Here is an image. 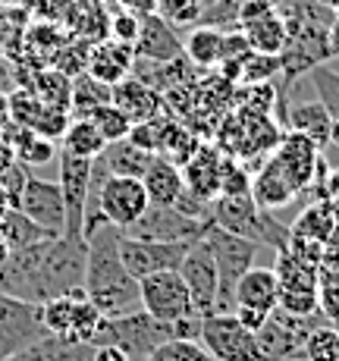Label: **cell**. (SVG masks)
<instances>
[{"label":"cell","mask_w":339,"mask_h":361,"mask_svg":"<svg viewBox=\"0 0 339 361\" xmlns=\"http://www.w3.org/2000/svg\"><path fill=\"white\" fill-rule=\"evenodd\" d=\"M198 25H207V29L217 32L239 29V0H207L202 16H198Z\"/></svg>","instance_id":"ab89813d"},{"label":"cell","mask_w":339,"mask_h":361,"mask_svg":"<svg viewBox=\"0 0 339 361\" xmlns=\"http://www.w3.org/2000/svg\"><path fill=\"white\" fill-rule=\"evenodd\" d=\"M144 361H214L198 339H167Z\"/></svg>","instance_id":"74e56055"},{"label":"cell","mask_w":339,"mask_h":361,"mask_svg":"<svg viewBox=\"0 0 339 361\" xmlns=\"http://www.w3.org/2000/svg\"><path fill=\"white\" fill-rule=\"evenodd\" d=\"M60 195L66 207V230L69 239H85L82 226H85V207H88V185H92V161L85 157H73L60 151Z\"/></svg>","instance_id":"9c48e42d"},{"label":"cell","mask_w":339,"mask_h":361,"mask_svg":"<svg viewBox=\"0 0 339 361\" xmlns=\"http://www.w3.org/2000/svg\"><path fill=\"white\" fill-rule=\"evenodd\" d=\"M327 51H330V60H339V16H333L327 29Z\"/></svg>","instance_id":"c3c4849f"},{"label":"cell","mask_w":339,"mask_h":361,"mask_svg":"<svg viewBox=\"0 0 339 361\" xmlns=\"http://www.w3.org/2000/svg\"><path fill=\"white\" fill-rule=\"evenodd\" d=\"M13 123V114H10V94L0 92V138H4V132L10 129Z\"/></svg>","instance_id":"f907efd6"},{"label":"cell","mask_w":339,"mask_h":361,"mask_svg":"<svg viewBox=\"0 0 339 361\" xmlns=\"http://www.w3.org/2000/svg\"><path fill=\"white\" fill-rule=\"evenodd\" d=\"M110 104L120 107L123 114L132 120V126L135 123L151 120V116H157L164 110L161 92H154V88L144 85V82L135 79V75H126L123 82H116V85L110 88Z\"/></svg>","instance_id":"2e32d148"},{"label":"cell","mask_w":339,"mask_h":361,"mask_svg":"<svg viewBox=\"0 0 339 361\" xmlns=\"http://www.w3.org/2000/svg\"><path fill=\"white\" fill-rule=\"evenodd\" d=\"M239 32L245 35L252 54H267V57H280V51L289 41L286 19H283L280 10H271V13H264V16L252 19V23H245Z\"/></svg>","instance_id":"ffe728a7"},{"label":"cell","mask_w":339,"mask_h":361,"mask_svg":"<svg viewBox=\"0 0 339 361\" xmlns=\"http://www.w3.org/2000/svg\"><path fill=\"white\" fill-rule=\"evenodd\" d=\"M88 51H92V44H69V47L63 44L54 63H57L60 73L73 79V75L85 73V66H88Z\"/></svg>","instance_id":"f6af8a7d"},{"label":"cell","mask_w":339,"mask_h":361,"mask_svg":"<svg viewBox=\"0 0 339 361\" xmlns=\"http://www.w3.org/2000/svg\"><path fill=\"white\" fill-rule=\"evenodd\" d=\"M336 226V217H333V201H311L308 207H302L299 217L289 224V233L295 235V239H305V242H317V245H323L327 242V235L333 233Z\"/></svg>","instance_id":"4316f807"},{"label":"cell","mask_w":339,"mask_h":361,"mask_svg":"<svg viewBox=\"0 0 339 361\" xmlns=\"http://www.w3.org/2000/svg\"><path fill=\"white\" fill-rule=\"evenodd\" d=\"M63 151L73 157H85V161H94V157L101 154L104 148H107V142H104V135L98 132L88 116H75V120H69V126L63 132Z\"/></svg>","instance_id":"f1b7e54d"},{"label":"cell","mask_w":339,"mask_h":361,"mask_svg":"<svg viewBox=\"0 0 339 361\" xmlns=\"http://www.w3.org/2000/svg\"><path fill=\"white\" fill-rule=\"evenodd\" d=\"M123 10L135 13V16H148V13H154V0H120Z\"/></svg>","instance_id":"681fc988"},{"label":"cell","mask_w":339,"mask_h":361,"mask_svg":"<svg viewBox=\"0 0 339 361\" xmlns=\"http://www.w3.org/2000/svg\"><path fill=\"white\" fill-rule=\"evenodd\" d=\"M144 192H148L151 204H176V198L183 195L185 179H183V166L170 164L167 157L154 154L142 176Z\"/></svg>","instance_id":"44dd1931"},{"label":"cell","mask_w":339,"mask_h":361,"mask_svg":"<svg viewBox=\"0 0 339 361\" xmlns=\"http://www.w3.org/2000/svg\"><path fill=\"white\" fill-rule=\"evenodd\" d=\"M330 145L339 148V116H333V126H330Z\"/></svg>","instance_id":"f5cc1de1"},{"label":"cell","mask_w":339,"mask_h":361,"mask_svg":"<svg viewBox=\"0 0 339 361\" xmlns=\"http://www.w3.org/2000/svg\"><path fill=\"white\" fill-rule=\"evenodd\" d=\"M223 35L217 29H207V25H195L189 32V38L183 41V57L198 69H211L220 66V51H223Z\"/></svg>","instance_id":"83f0119b"},{"label":"cell","mask_w":339,"mask_h":361,"mask_svg":"<svg viewBox=\"0 0 339 361\" xmlns=\"http://www.w3.org/2000/svg\"><path fill=\"white\" fill-rule=\"evenodd\" d=\"M132 63H135V47L107 38V41H101V44H92L85 73L113 88L116 82H123L129 73H132Z\"/></svg>","instance_id":"9a60e30c"},{"label":"cell","mask_w":339,"mask_h":361,"mask_svg":"<svg viewBox=\"0 0 339 361\" xmlns=\"http://www.w3.org/2000/svg\"><path fill=\"white\" fill-rule=\"evenodd\" d=\"M138 295H142V311H148L151 317H157L164 324L195 314L189 286L179 276V270H161V274L142 276L138 280Z\"/></svg>","instance_id":"8992f818"},{"label":"cell","mask_w":339,"mask_h":361,"mask_svg":"<svg viewBox=\"0 0 339 361\" xmlns=\"http://www.w3.org/2000/svg\"><path fill=\"white\" fill-rule=\"evenodd\" d=\"M299 192H295V185L286 179V173L280 170V164L273 161H267L264 170L254 176V183H252V198H254V204L261 207V211H276V207H286L289 201H292Z\"/></svg>","instance_id":"7402d4cb"},{"label":"cell","mask_w":339,"mask_h":361,"mask_svg":"<svg viewBox=\"0 0 339 361\" xmlns=\"http://www.w3.org/2000/svg\"><path fill=\"white\" fill-rule=\"evenodd\" d=\"M276 298H280V283H276L273 267H248L236 283L233 302L236 308H258V311H273Z\"/></svg>","instance_id":"ac0fdd59"},{"label":"cell","mask_w":339,"mask_h":361,"mask_svg":"<svg viewBox=\"0 0 339 361\" xmlns=\"http://www.w3.org/2000/svg\"><path fill=\"white\" fill-rule=\"evenodd\" d=\"M29 166L25 164H10L4 173H0V189H4V195L6 201H10V207H19V198H23V189H25V183H29Z\"/></svg>","instance_id":"ee69618b"},{"label":"cell","mask_w":339,"mask_h":361,"mask_svg":"<svg viewBox=\"0 0 339 361\" xmlns=\"http://www.w3.org/2000/svg\"><path fill=\"white\" fill-rule=\"evenodd\" d=\"M135 57L170 63V60L183 57V41H179L176 29H173L167 19H161L157 13H148V16H142V25H138Z\"/></svg>","instance_id":"5bb4252c"},{"label":"cell","mask_w":339,"mask_h":361,"mask_svg":"<svg viewBox=\"0 0 339 361\" xmlns=\"http://www.w3.org/2000/svg\"><path fill=\"white\" fill-rule=\"evenodd\" d=\"M0 239H4L6 252H19V248H29L41 239H54V235H47L41 226H35L19 207H10L6 217L0 220Z\"/></svg>","instance_id":"f546056e"},{"label":"cell","mask_w":339,"mask_h":361,"mask_svg":"<svg viewBox=\"0 0 339 361\" xmlns=\"http://www.w3.org/2000/svg\"><path fill=\"white\" fill-rule=\"evenodd\" d=\"M88 120L98 126V132L104 135L107 145L120 142V138H129V129H132V120H129L120 107H113V104H101V107H94L92 114H88Z\"/></svg>","instance_id":"8d00e7d4"},{"label":"cell","mask_w":339,"mask_h":361,"mask_svg":"<svg viewBox=\"0 0 339 361\" xmlns=\"http://www.w3.org/2000/svg\"><path fill=\"white\" fill-rule=\"evenodd\" d=\"M273 161L280 164V170L286 173V179L295 185V192H305L311 183H314L317 173V161H321V148L314 142H308L299 132H289L280 135L273 151Z\"/></svg>","instance_id":"4fadbf2b"},{"label":"cell","mask_w":339,"mask_h":361,"mask_svg":"<svg viewBox=\"0 0 339 361\" xmlns=\"http://www.w3.org/2000/svg\"><path fill=\"white\" fill-rule=\"evenodd\" d=\"M198 343L211 352L214 361H258V343L254 333L239 324L233 311H211L202 321Z\"/></svg>","instance_id":"277c9868"},{"label":"cell","mask_w":339,"mask_h":361,"mask_svg":"<svg viewBox=\"0 0 339 361\" xmlns=\"http://www.w3.org/2000/svg\"><path fill=\"white\" fill-rule=\"evenodd\" d=\"M305 361H339V330L333 324H317L302 343Z\"/></svg>","instance_id":"e575fe53"},{"label":"cell","mask_w":339,"mask_h":361,"mask_svg":"<svg viewBox=\"0 0 339 361\" xmlns=\"http://www.w3.org/2000/svg\"><path fill=\"white\" fill-rule=\"evenodd\" d=\"M6 211H10V201H6V195H4V189H0V220L6 217Z\"/></svg>","instance_id":"11a10c76"},{"label":"cell","mask_w":339,"mask_h":361,"mask_svg":"<svg viewBox=\"0 0 339 361\" xmlns=\"http://www.w3.org/2000/svg\"><path fill=\"white\" fill-rule=\"evenodd\" d=\"M317 270L321 264L302 258L295 248H280L276 252V264H273V274L280 289H314L317 293Z\"/></svg>","instance_id":"d4e9b609"},{"label":"cell","mask_w":339,"mask_h":361,"mask_svg":"<svg viewBox=\"0 0 339 361\" xmlns=\"http://www.w3.org/2000/svg\"><path fill=\"white\" fill-rule=\"evenodd\" d=\"M101 224L129 230L138 217L151 207V198L144 192V183L135 176H107L101 183L98 195H94Z\"/></svg>","instance_id":"5b68a950"},{"label":"cell","mask_w":339,"mask_h":361,"mask_svg":"<svg viewBox=\"0 0 339 361\" xmlns=\"http://www.w3.org/2000/svg\"><path fill=\"white\" fill-rule=\"evenodd\" d=\"M258 361H261V358H258Z\"/></svg>","instance_id":"94428289"},{"label":"cell","mask_w":339,"mask_h":361,"mask_svg":"<svg viewBox=\"0 0 339 361\" xmlns=\"http://www.w3.org/2000/svg\"><path fill=\"white\" fill-rule=\"evenodd\" d=\"M120 226L101 224L85 235L88 258H85V295L104 317H120L142 308L138 280L126 270L120 258Z\"/></svg>","instance_id":"6da1fadb"},{"label":"cell","mask_w":339,"mask_h":361,"mask_svg":"<svg viewBox=\"0 0 339 361\" xmlns=\"http://www.w3.org/2000/svg\"><path fill=\"white\" fill-rule=\"evenodd\" d=\"M211 220H198L183 214L173 204H151L142 217L135 220L126 235H138V239H157V242H195L202 239Z\"/></svg>","instance_id":"52a82bcc"},{"label":"cell","mask_w":339,"mask_h":361,"mask_svg":"<svg viewBox=\"0 0 339 361\" xmlns=\"http://www.w3.org/2000/svg\"><path fill=\"white\" fill-rule=\"evenodd\" d=\"M207 0H154V13L167 19L173 29H195Z\"/></svg>","instance_id":"d590c367"},{"label":"cell","mask_w":339,"mask_h":361,"mask_svg":"<svg viewBox=\"0 0 339 361\" xmlns=\"http://www.w3.org/2000/svg\"><path fill=\"white\" fill-rule=\"evenodd\" d=\"M138 25H142V16L129 10H120L110 16L107 29H110V38L113 41H123V44H132L135 47V38H138Z\"/></svg>","instance_id":"bcb514c9"},{"label":"cell","mask_w":339,"mask_h":361,"mask_svg":"<svg viewBox=\"0 0 339 361\" xmlns=\"http://www.w3.org/2000/svg\"><path fill=\"white\" fill-rule=\"evenodd\" d=\"M179 276L185 280L198 314H211L217 311V264H214L211 245L202 239H195L185 252L183 264H179Z\"/></svg>","instance_id":"30bf717a"},{"label":"cell","mask_w":339,"mask_h":361,"mask_svg":"<svg viewBox=\"0 0 339 361\" xmlns=\"http://www.w3.org/2000/svg\"><path fill=\"white\" fill-rule=\"evenodd\" d=\"M173 339V324L151 317L148 311H129L120 317H104L92 345H116L132 361H144L161 343Z\"/></svg>","instance_id":"7a4b0ae2"},{"label":"cell","mask_w":339,"mask_h":361,"mask_svg":"<svg viewBox=\"0 0 339 361\" xmlns=\"http://www.w3.org/2000/svg\"><path fill=\"white\" fill-rule=\"evenodd\" d=\"M204 242L211 245L214 264H217V311H233L236 308V302H233L236 283L242 280V274L248 267H254V255H258L261 245L220 230L214 224L204 230Z\"/></svg>","instance_id":"3957f363"},{"label":"cell","mask_w":339,"mask_h":361,"mask_svg":"<svg viewBox=\"0 0 339 361\" xmlns=\"http://www.w3.org/2000/svg\"><path fill=\"white\" fill-rule=\"evenodd\" d=\"M220 166H223L220 151L207 148V145H198L195 154L183 164L185 189H189L192 195H198L202 201H214L220 195Z\"/></svg>","instance_id":"e0dca14e"},{"label":"cell","mask_w":339,"mask_h":361,"mask_svg":"<svg viewBox=\"0 0 339 361\" xmlns=\"http://www.w3.org/2000/svg\"><path fill=\"white\" fill-rule=\"evenodd\" d=\"M317 311L327 324L339 321V270H317Z\"/></svg>","instance_id":"f35d334b"},{"label":"cell","mask_w":339,"mask_h":361,"mask_svg":"<svg viewBox=\"0 0 339 361\" xmlns=\"http://www.w3.org/2000/svg\"><path fill=\"white\" fill-rule=\"evenodd\" d=\"M101 324H104V314L88 302V295H79L75 298V311H73V321H69V330L60 339H66L69 345H92Z\"/></svg>","instance_id":"1f68e13d"},{"label":"cell","mask_w":339,"mask_h":361,"mask_svg":"<svg viewBox=\"0 0 339 361\" xmlns=\"http://www.w3.org/2000/svg\"><path fill=\"white\" fill-rule=\"evenodd\" d=\"M295 361H305V358H295Z\"/></svg>","instance_id":"91938a15"},{"label":"cell","mask_w":339,"mask_h":361,"mask_svg":"<svg viewBox=\"0 0 339 361\" xmlns=\"http://www.w3.org/2000/svg\"><path fill=\"white\" fill-rule=\"evenodd\" d=\"M10 164H16V151H13V145L6 142V138H0V173Z\"/></svg>","instance_id":"816d5d0a"},{"label":"cell","mask_w":339,"mask_h":361,"mask_svg":"<svg viewBox=\"0 0 339 361\" xmlns=\"http://www.w3.org/2000/svg\"><path fill=\"white\" fill-rule=\"evenodd\" d=\"M92 349L94 345H69L66 339L47 333L25 349L6 355L4 361H92Z\"/></svg>","instance_id":"cb8c5ba5"},{"label":"cell","mask_w":339,"mask_h":361,"mask_svg":"<svg viewBox=\"0 0 339 361\" xmlns=\"http://www.w3.org/2000/svg\"><path fill=\"white\" fill-rule=\"evenodd\" d=\"M6 57V51H4V44H0V60H4Z\"/></svg>","instance_id":"6f0895ef"},{"label":"cell","mask_w":339,"mask_h":361,"mask_svg":"<svg viewBox=\"0 0 339 361\" xmlns=\"http://www.w3.org/2000/svg\"><path fill=\"white\" fill-rule=\"evenodd\" d=\"M110 104V85L98 82L94 75L79 73L73 75V98H69V114L73 116H88L94 107Z\"/></svg>","instance_id":"d6a6232c"},{"label":"cell","mask_w":339,"mask_h":361,"mask_svg":"<svg viewBox=\"0 0 339 361\" xmlns=\"http://www.w3.org/2000/svg\"><path fill=\"white\" fill-rule=\"evenodd\" d=\"M6 4H13V0H0V6H6Z\"/></svg>","instance_id":"680465c9"},{"label":"cell","mask_w":339,"mask_h":361,"mask_svg":"<svg viewBox=\"0 0 339 361\" xmlns=\"http://www.w3.org/2000/svg\"><path fill=\"white\" fill-rule=\"evenodd\" d=\"M151 157L154 154L142 151L138 145L129 142V138H120V142H110L107 148L101 151L98 161L107 166L110 176H135V179H142L144 170H148V164H151Z\"/></svg>","instance_id":"484cf974"},{"label":"cell","mask_w":339,"mask_h":361,"mask_svg":"<svg viewBox=\"0 0 339 361\" xmlns=\"http://www.w3.org/2000/svg\"><path fill=\"white\" fill-rule=\"evenodd\" d=\"M192 242H157V239H138V235H120V258L126 270L142 280V276L161 274V270H179L185 252Z\"/></svg>","instance_id":"ba28073f"},{"label":"cell","mask_w":339,"mask_h":361,"mask_svg":"<svg viewBox=\"0 0 339 361\" xmlns=\"http://www.w3.org/2000/svg\"><path fill=\"white\" fill-rule=\"evenodd\" d=\"M311 85H314L317 92V101L327 107L330 116H339V73H333L327 63L314 66L311 69Z\"/></svg>","instance_id":"60d3db41"},{"label":"cell","mask_w":339,"mask_h":361,"mask_svg":"<svg viewBox=\"0 0 339 361\" xmlns=\"http://www.w3.org/2000/svg\"><path fill=\"white\" fill-rule=\"evenodd\" d=\"M4 138L13 145V151H16V161L25 164L32 170V166H44L51 164L54 157H57V142L47 135H38V132L19 126V123H10V129L4 132Z\"/></svg>","instance_id":"603a6c76"},{"label":"cell","mask_w":339,"mask_h":361,"mask_svg":"<svg viewBox=\"0 0 339 361\" xmlns=\"http://www.w3.org/2000/svg\"><path fill=\"white\" fill-rule=\"evenodd\" d=\"M233 314L239 317V324H242V327H245V330L258 333L261 327H264V321H267V317H271V311H258V308H242V305H239V308H233Z\"/></svg>","instance_id":"7dc6e473"},{"label":"cell","mask_w":339,"mask_h":361,"mask_svg":"<svg viewBox=\"0 0 339 361\" xmlns=\"http://www.w3.org/2000/svg\"><path fill=\"white\" fill-rule=\"evenodd\" d=\"M173 123L176 120L167 116V114H157V116H151V120H144V123H135V126L129 129V142L138 145L142 151H148V154H161V148H164V142H167Z\"/></svg>","instance_id":"836d02e7"},{"label":"cell","mask_w":339,"mask_h":361,"mask_svg":"<svg viewBox=\"0 0 339 361\" xmlns=\"http://www.w3.org/2000/svg\"><path fill=\"white\" fill-rule=\"evenodd\" d=\"M10 114H13V123L38 132V135L54 138V142L63 138L69 120H73L69 110H57V107H51V104L38 101L29 88H16V92L10 94Z\"/></svg>","instance_id":"7c38bea8"},{"label":"cell","mask_w":339,"mask_h":361,"mask_svg":"<svg viewBox=\"0 0 339 361\" xmlns=\"http://www.w3.org/2000/svg\"><path fill=\"white\" fill-rule=\"evenodd\" d=\"M19 211L47 235H63L66 230V207H63V195H60V183L29 176L23 198H19Z\"/></svg>","instance_id":"8fae6325"},{"label":"cell","mask_w":339,"mask_h":361,"mask_svg":"<svg viewBox=\"0 0 339 361\" xmlns=\"http://www.w3.org/2000/svg\"><path fill=\"white\" fill-rule=\"evenodd\" d=\"M280 73V57H267V54H248L242 60L239 79L245 85H261V82H271L273 75Z\"/></svg>","instance_id":"b9f144b4"},{"label":"cell","mask_w":339,"mask_h":361,"mask_svg":"<svg viewBox=\"0 0 339 361\" xmlns=\"http://www.w3.org/2000/svg\"><path fill=\"white\" fill-rule=\"evenodd\" d=\"M317 4H321V6H327V10L333 13V16H339V0H317Z\"/></svg>","instance_id":"db71d44e"},{"label":"cell","mask_w":339,"mask_h":361,"mask_svg":"<svg viewBox=\"0 0 339 361\" xmlns=\"http://www.w3.org/2000/svg\"><path fill=\"white\" fill-rule=\"evenodd\" d=\"M267 4H271V6H280V4H283V0H267Z\"/></svg>","instance_id":"9f6ffc18"},{"label":"cell","mask_w":339,"mask_h":361,"mask_svg":"<svg viewBox=\"0 0 339 361\" xmlns=\"http://www.w3.org/2000/svg\"><path fill=\"white\" fill-rule=\"evenodd\" d=\"M283 123H286L289 132L305 135L308 142H314L321 151H323V145H330V126H333V116L327 114V107H323L317 98L289 107L286 116H283Z\"/></svg>","instance_id":"d6986e66"},{"label":"cell","mask_w":339,"mask_h":361,"mask_svg":"<svg viewBox=\"0 0 339 361\" xmlns=\"http://www.w3.org/2000/svg\"><path fill=\"white\" fill-rule=\"evenodd\" d=\"M29 92L35 94L38 101L51 104L57 110H69V98H73V79L63 75L60 69H44V73H35V79L29 82Z\"/></svg>","instance_id":"4dcf8cb0"},{"label":"cell","mask_w":339,"mask_h":361,"mask_svg":"<svg viewBox=\"0 0 339 361\" xmlns=\"http://www.w3.org/2000/svg\"><path fill=\"white\" fill-rule=\"evenodd\" d=\"M252 192V179L248 170H242L236 161H223L220 166V195H248Z\"/></svg>","instance_id":"7bdbcfd3"}]
</instances>
